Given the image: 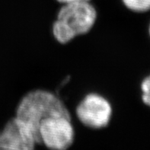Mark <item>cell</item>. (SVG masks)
<instances>
[{
  "mask_svg": "<svg viewBox=\"0 0 150 150\" xmlns=\"http://www.w3.org/2000/svg\"><path fill=\"white\" fill-rule=\"evenodd\" d=\"M97 18V8L89 1L60 5L52 23V35L59 44H68L88 34Z\"/></svg>",
  "mask_w": 150,
  "mask_h": 150,
  "instance_id": "cell-1",
  "label": "cell"
},
{
  "mask_svg": "<svg viewBox=\"0 0 150 150\" xmlns=\"http://www.w3.org/2000/svg\"><path fill=\"white\" fill-rule=\"evenodd\" d=\"M56 115L72 117V112L68 107L53 91L34 88L27 91L19 100L14 116L38 133L41 120Z\"/></svg>",
  "mask_w": 150,
  "mask_h": 150,
  "instance_id": "cell-2",
  "label": "cell"
},
{
  "mask_svg": "<svg viewBox=\"0 0 150 150\" xmlns=\"http://www.w3.org/2000/svg\"><path fill=\"white\" fill-rule=\"evenodd\" d=\"M113 105L105 95L89 91L83 95L72 110L73 121L86 129H105L112 120Z\"/></svg>",
  "mask_w": 150,
  "mask_h": 150,
  "instance_id": "cell-3",
  "label": "cell"
},
{
  "mask_svg": "<svg viewBox=\"0 0 150 150\" xmlns=\"http://www.w3.org/2000/svg\"><path fill=\"white\" fill-rule=\"evenodd\" d=\"M40 146L47 150H69L76 140L72 117L56 115L41 120L38 128Z\"/></svg>",
  "mask_w": 150,
  "mask_h": 150,
  "instance_id": "cell-4",
  "label": "cell"
},
{
  "mask_svg": "<svg viewBox=\"0 0 150 150\" xmlns=\"http://www.w3.org/2000/svg\"><path fill=\"white\" fill-rule=\"evenodd\" d=\"M40 145L37 131L15 116L0 129V148L2 150H37Z\"/></svg>",
  "mask_w": 150,
  "mask_h": 150,
  "instance_id": "cell-5",
  "label": "cell"
},
{
  "mask_svg": "<svg viewBox=\"0 0 150 150\" xmlns=\"http://www.w3.org/2000/svg\"><path fill=\"white\" fill-rule=\"evenodd\" d=\"M126 9L136 14L150 12V0H120Z\"/></svg>",
  "mask_w": 150,
  "mask_h": 150,
  "instance_id": "cell-6",
  "label": "cell"
},
{
  "mask_svg": "<svg viewBox=\"0 0 150 150\" xmlns=\"http://www.w3.org/2000/svg\"><path fill=\"white\" fill-rule=\"evenodd\" d=\"M141 101L150 108V73L142 79L139 84Z\"/></svg>",
  "mask_w": 150,
  "mask_h": 150,
  "instance_id": "cell-7",
  "label": "cell"
},
{
  "mask_svg": "<svg viewBox=\"0 0 150 150\" xmlns=\"http://www.w3.org/2000/svg\"><path fill=\"white\" fill-rule=\"evenodd\" d=\"M56 2L59 5H63V4L72 3V2H84V1H89L91 2L92 0H55Z\"/></svg>",
  "mask_w": 150,
  "mask_h": 150,
  "instance_id": "cell-8",
  "label": "cell"
},
{
  "mask_svg": "<svg viewBox=\"0 0 150 150\" xmlns=\"http://www.w3.org/2000/svg\"><path fill=\"white\" fill-rule=\"evenodd\" d=\"M147 34H148V36L150 39V20L149 21L148 26H147Z\"/></svg>",
  "mask_w": 150,
  "mask_h": 150,
  "instance_id": "cell-9",
  "label": "cell"
},
{
  "mask_svg": "<svg viewBox=\"0 0 150 150\" xmlns=\"http://www.w3.org/2000/svg\"><path fill=\"white\" fill-rule=\"evenodd\" d=\"M0 150H2V149H1V148H0Z\"/></svg>",
  "mask_w": 150,
  "mask_h": 150,
  "instance_id": "cell-10",
  "label": "cell"
}]
</instances>
